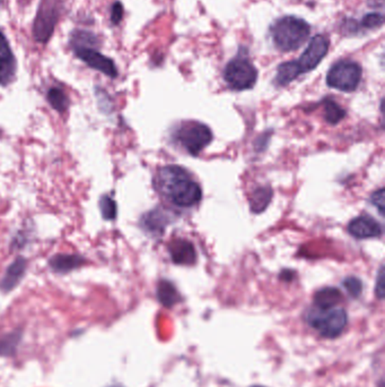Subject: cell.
Segmentation results:
<instances>
[{"instance_id": "6da1fadb", "label": "cell", "mask_w": 385, "mask_h": 387, "mask_svg": "<svg viewBox=\"0 0 385 387\" xmlns=\"http://www.w3.org/2000/svg\"><path fill=\"white\" fill-rule=\"evenodd\" d=\"M157 186L179 207H191L199 203L203 192L186 170L177 166H164L158 171Z\"/></svg>"}, {"instance_id": "7a4b0ae2", "label": "cell", "mask_w": 385, "mask_h": 387, "mask_svg": "<svg viewBox=\"0 0 385 387\" xmlns=\"http://www.w3.org/2000/svg\"><path fill=\"white\" fill-rule=\"evenodd\" d=\"M271 38L277 49L290 53L301 48L310 37L311 27L306 20L296 16H284L276 20L271 29Z\"/></svg>"}, {"instance_id": "3957f363", "label": "cell", "mask_w": 385, "mask_h": 387, "mask_svg": "<svg viewBox=\"0 0 385 387\" xmlns=\"http://www.w3.org/2000/svg\"><path fill=\"white\" fill-rule=\"evenodd\" d=\"M307 323L323 338L335 339L342 334L347 325V313L342 308L311 309L306 316Z\"/></svg>"}, {"instance_id": "277c9868", "label": "cell", "mask_w": 385, "mask_h": 387, "mask_svg": "<svg viewBox=\"0 0 385 387\" xmlns=\"http://www.w3.org/2000/svg\"><path fill=\"white\" fill-rule=\"evenodd\" d=\"M224 79L233 90H249L257 83L258 70L246 55H238L226 65Z\"/></svg>"}, {"instance_id": "5b68a950", "label": "cell", "mask_w": 385, "mask_h": 387, "mask_svg": "<svg viewBox=\"0 0 385 387\" xmlns=\"http://www.w3.org/2000/svg\"><path fill=\"white\" fill-rule=\"evenodd\" d=\"M362 74L360 65L355 61L340 60L327 72V84L342 92H353L358 88Z\"/></svg>"}, {"instance_id": "8992f818", "label": "cell", "mask_w": 385, "mask_h": 387, "mask_svg": "<svg viewBox=\"0 0 385 387\" xmlns=\"http://www.w3.org/2000/svg\"><path fill=\"white\" fill-rule=\"evenodd\" d=\"M177 138L190 155L196 157L212 143V133L208 126L201 122H190L183 124L177 129Z\"/></svg>"}, {"instance_id": "52a82bcc", "label": "cell", "mask_w": 385, "mask_h": 387, "mask_svg": "<svg viewBox=\"0 0 385 387\" xmlns=\"http://www.w3.org/2000/svg\"><path fill=\"white\" fill-rule=\"evenodd\" d=\"M58 0H41L33 23V35L40 44H47L55 32L58 22Z\"/></svg>"}, {"instance_id": "ba28073f", "label": "cell", "mask_w": 385, "mask_h": 387, "mask_svg": "<svg viewBox=\"0 0 385 387\" xmlns=\"http://www.w3.org/2000/svg\"><path fill=\"white\" fill-rule=\"evenodd\" d=\"M97 46H75L73 47L74 53L77 58L84 61L85 64L92 70H97L104 74L107 77L116 79L118 76V70L112 59L107 58L96 50Z\"/></svg>"}, {"instance_id": "9c48e42d", "label": "cell", "mask_w": 385, "mask_h": 387, "mask_svg": "<svg viewBox=\"0 0 385 387\" xmlns=\"http://www.w3.org/2000/svg\"><path fill=\"white\" fill-rule=\"evenodd\" d=\"M329 46L330 44L325 35L318 34L313 37L303 55L296 61L301 73H309L311 70H316L322 59L327 55Z\"/></svg>"}, {"instance_id": "30bf717a", "label": "cell", "mask_w": 385, "mask_h": 387, "mask_svg": "<svg viewBox=\"0 0 385 387\" xmlns=\"http://www.w3.org/2000/svg\"><path fill=\"white\" fill-rule=\"evenodd\" d=\"M18 64L6 37L0 31V85L7 86L14 81Z\"/></svg>"}, {"instance_id": "8fae6325", "label": "cell", "mask_w": 385, "mask_h": 387, "mask_svg": "<svg viewBox=\"0 0 385 387\" xmlns=\"http://www.w3.org/2000/svg\"><path fill=\"white\" fill-rule=\"evenodd\" d=\"M348 232L357 239L377 238L382 235V228L372 216H362L348 224Z\"/></svg>"}, {"instance_id": "7c38bea8", "label": "cell", "mask_w": 385, "mask_h": 387, "mask_svg": "<svg viewBox=\"0 0 385 387\" xmlns=\"http://www.w3.org/2000/svg\"><path fill=\"white\" fill-rule=\"evenodd\" d=\"M172 261L179 265H194L196 263V249L194 244L184 239H175L168 246Z\"/></svg>"}, {"instance_id": "4fadbf2b", "label": "cell", "mask_w": 385, "mask_h": 387, "mask_svg": "<svg viewBox=\"0 0 385 387\" xmlns=\"http://www.w3.org/2000/svg\"><path fill=\"white\" fill-rule=\"evenodd\" d=\"M27 262L23 257H18L16 261L9 265L6 273L4 275L3 280L0 281V289L3 291L8 292L15 287H18L20 280L23 279L24 274L27 272Z\"/></svg>"}, {"instance_id": "5bb4252c", "label": "cell", "mask_w": 385, "mask_h": 387, "mask_svg": "<svg viewBox=\"0 0 385 387\" xmlns=\"http://www.w3.org/2000/svg\"><path fill=\"white\" fill-rule=\"evenodd\" d=\"M85 259L79 255H69V254H59L49 261V266L55 273H68L76 268H81L84 264Z\"/></svg>"}, {"instance_id": "9a60e30c", "label": "cell", "mask_w": 385, "mask_h": 387, "mask_svg": "<svg viewBox=\"0 0 385 387\" xmlns=\"http://www.w3.org/2000/svg\"><path fill=\"white\" fill-rule=\"evenodd\" d=\"M140 223L147 232L160 235L166 229V224L168 223V218L164 211L153 210L142 216Z\"/></svg>"}, {"instance_id": "2e32d148", "label": "cell", "mask_w": 385, "mask_h": 387, "mask_svg": "<svg viewBox=\"0 0 385 387\" xmlns=\"http://www.w3.org/2000/svg\"><path fill=\"white\" fill-rule=\"evenodd\" d=\"M342 299V292L337 288H323L314 296L316 308L329 309L336 307Z\"/></svg>"}, {"instance_id": "e0dca14e", "label": "cell", "mask_w": 385, "mask_h": 387, "mask_svg": "<svg viewBox=\"0 0 385 387\" xmlns=\"http://www.w3.org/2000/svg\"><path fill=\"white\" fill-rule=\"evenodd\" d=\"M301 70L296 64V61H288L284 64L279 65L276 74V84L279 86H285L290 84V81L297 79L301 75Z\"/></svg>"}, {"instance_id": "ac0fdd59", "label": "cell", "mask_w": 385, "mask_h": 387, "mask_svg": "<svg viewBox=\"0 0 385 387\" xmlns=\"http://www.w3.org/2000/svg\"><path fill=\"white\" fill-rule=\"evenodd\" d=\"M273 198V190L270 187H259L250 198V209L253 213H261L266 210Z\"/></svg>"}, {"instance_id": "d6986e66", "label": "cell", "mask_w": 385, "mask_h": 387, "mask_svg": "<svg viewBox=\"0 0 385 387\" xmlns=\"http://www.w3.org/2000/svg\"><path fill=\"white\" fill-rule=\"evenodd\" d=\"M157 298L166 307H172L179 301V294L171 282L163 280L157 285Z\"/></svg>"}, {"instance_id": "ffe728a7", "label": "cell", "mask_w": 385, "mask_h": 387, "mask_svg": "<svg viewBox=\"0 0 385 387\" xmlns=\"http://www.w3.org/2000/svg\"><path fill=\"white\" fill-rule=\"evenodd\" d=\"M48 102L50 105L58 111L59 114H64L65 111L69 107V99L64 91L59 88H51L48 91Z\"/></svg>"}, {"instance_id": "44dd1931", "label": "cell", "mask_w": 385, "mask_h": 387, "mask_svg": "<svg viewBox=\"0 0 385 387\" xmlns=\"http://www.w3.org/2000/svg\"><path fill=\"white\" fill-rule=\"evenodd\" d=\"M345 117L346 111L338 103H336L333 100H327L325 102V118L329 124L337 125Z\"/></svg>"}, {"instance_id": "7402d4cb", "label": "cell", "mask_w": 385, "mask_h": 387, "mask_svg": "<svg viewBox=\"0 0 385 387\" xmlns=\"http://www.w3.org/2000/svg\"><path fill=\"white\" fill-rule=\"evenodd\" d=\"M100 209H101L102 216L105 220H109V221L116 220L118 207H116V201L111 196H102L100 199Z\"/></svg>"}, {"instance_id": "603a6c76", "label": "cell", "mask_w": 385, "mask_h": 387, "mask_svg": "<svg viewBox=\"0 0 385 387\" xmlns=\"http://www.w3.org/2000/svg\"><path fill=\"white\" fill-rule=\"evenodd\" d=\"M344 287H345L346 291L351 294L353 298H358L363 291V283L358 277H349L345 279L344 281Z\"/></svg>"}, {"instance_id": "cb8c5ba5", "label": "cell", "mask_w": 385, "mask_h": 387, "mask_svg": "<svg viewBox=\"0 0 385 387\" xmlns=\"http://www.w3.org/2000/svg\"><path fill=\"white\" fill-rule=\"evenodd\" d=\"M384 23V16L382 13H370L366 14L362 20V25L365 29H377L382 27Z\"/></svg>"}, {"instance_id": "d4e9b609", "label": "cell", "mask_w": 385, "mask_h": 387, "mask_svg": "<svg viewBox=\"0 0 385 387\" xmlns=\"http://www.w3.org/2000/svg\"><path fill=\"white\" fill-rule=\"evenodd\" d=\"M385 194L384 190L381 188V190H377V192H374L373 195L371 197V203L373 204L374 206L377 207L379 212L381 214H384L385 211Z\"/></svg>"}, {"instance_id": "484cf974", "label": "cell", "mask_w": 385, "mask_h": 387, "mask_svg": "<svg viewBox=\"0 0 385 387\" xmlns=\"http://www.w3.org/2000/svg\"><path fill=\"white\" fill-rule=\"evenodd\" d=\"M385 289V273L384 266L379 268V272H377V285H375V294L379 299H383L384 297Z\"/></svg>"}, {"instance_id": "4316f807", "label": "cell", "mask_w": 385, "mask_h": 387, "mask_svg": "<svg viewBox=\"0 0 385 387\" xmlns=\"http://www.w3.org/2000/svg\"><path fill=\"white\" fill-rule=\"evenodd\" d=\"M122 18H123V6L120 1H116L111 8V23L113 25H118L121 22Z\"/></svg>"}, {"instance_id": "83f0119b", "label": "cell", "mask_w": 385, "mask_h": 387, "mask_svg": "<svg viewBox=\"0 0 385 387\" xmlns=\"http://www.w3.org/2000/svg\"><path fill=\"white\" fill-rule=\"evenodd\" d=\"M253 387H261V386H253Z\"/></svg>"}]
</instances>
